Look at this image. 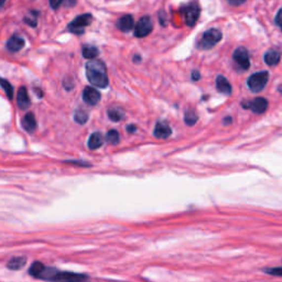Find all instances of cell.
I'll return each instance as SVG.
<instances>
[{"mask_svg": "<svg viewBox=\"0 0 282 282\" xmlns=\"http://www.w3.org/2000/svg\"><path fill=\"white\" fill-rule=\"evenodd\" d=\"M29 275L33 278L50 281V282H88L87 275L78 272L61 271L53 267H47L40 261H35L28 270Z\"/></svg>", "mask_w": 282, "mask_h": 282, "instance_id": "1", "label": "cell"}, {"mask_svg": "<svg viewBox=\"0 0 282 282\" xmlns=\"http://www.w3.org/2000/svg\"><path fill=\"white\" fill-rule=\"evenodd\" d=\"M86 78L90 84L98 88H106L108 86L106 65L100 60H92L86 64Z\"/></svg>", "mask_w": 282, "mask_h": 282, "instance_id": "2", "label": "cell"}, {"mask_svg": "<svg viewBox=\"0 0 282 282\" xmlns=\"http://www.w3.org/2000/svg\"><path fill=\"white\" fill-rule=\"evenodd\" d=\"M269 81V73L267 71L256 72L247 80V86L252 93H259L266 87Z\"/></svg>", "mask_w": 282, "mask_h": 282, "instance_id": "3", "label": "cell"}, {"mask_svg": "<svg viewBox=\"0 0 282 282\" xmlns=\"http://www.w3.org/2000/svg\"><path fill=\"white\" fill-rule=\"evenodd\" d=\"M222 32L217 29H208V30L203 33L202 38L199 42L200 49L209 50L215 46L217 43L222 40Z\"/></svg>", "mask_w": 282, "mask_h": 282, "instance_id": "4", "label": "cell"}, {"mask_svg": "<svg viewBox=\"0 0 282 282\" xmlns=\"http://www.w3.org/2000/svg\"><path fill=\"white\" fill-rule=\"evenodd\" d=\"M93 20V16L90 13H84L82 16H79L75 18L68 26V29L75 35H82L84 32L85 28L90 25V22Z\"/></svg>", "mask_w": 282, "mask_h": 282, "instance_id": "5", "label": "cell"}, {"mask_svg": "<svg viewBox=\"0 0 282 282\" xmlns=\"http://www.w3.org/2000/svg\"><path fill=\"white\" fill-rule=\"evenodd\" d=\"M201 9L197 2H191L182 8V14L185 21V25L189 27H193L197 23L200 17Z\"/></svg>", "mask_w": 282, "mask_h": 282, "instance_id": "6", "label": "cell"}, {"mask_svg": "<svg viewBox=\"0 0 282 282\" xmlns=\"http://www.w3.org/2000/svg\"><path fill=\"white\" fill-rule=\"evenodd\" d=\"M233 59L236 62L238 68H240L242 71H246L249 69L250 66L249 53H248V51L247 49H245V47H237L233 54Z\"/></svg>", "mask_w": 282, "mask_h": 282, "instance_id": "7", "label": "cell"}, {"mask_svg": "<svg viewBox=\"0 0 282 282\" xmlns=\"http://www.w3.org/2000/svg\"><path fill=\"white\" fill-rule=\"evenodd\" d=\"M268 105L269 103L266 98L257 97L248 103H242V107L250 109L251 112H254L256 114H264L267 111V108H268Z\"/></svg>", "mask_w": 282, "mask_h": 282, "instance_id": "8", "label": "cell"}, {"mask_svg": "<svg viewBox=\"0 0 282 282\" xmlns=\"http://www.w3.org/2000/svg\"><path fill=\"white\" fill-rule=\"evenodd\" d=\"M152 21L149 17H142L139 19L135 27V36L137 38H145L148 35H150L152 31Z\"/></svg>", "mask_w": 282, "mask_h": 282, "instance_id": "9", "label": "cell"}, {"mask_svg": "<svg viewBox=\"0 0 282 282\" xmlns=\"http://www.w3.org/2000/svg\"><path fill=\"white\" fill-rule=\"evenodd\" d=\"M100 93L96 88L94 87H85L83 92V99L86 104L95 106L97 105L100 100Z\"/></svg>", "mask_w": 282, "mask_h": 282, "instance_id": "10", "label": "cell"}, {"mask_svg": "<svg viewBox=\"0 0 282 282\" xmlns=\"http://www.w3.org/2000/svg\"><path fill=\"white\" fill-rule=\"evenodd\" d=\"M17 105L21 111H27V109L30 107V97H29L28 90L26 87L19 88L17 94Z\"/></svg>", "mask_w": 282, "mask_h": 282, "instance_id": "11", "label": "cell"}, {"mask_svg": "<svg viewBox=\"0 0 282 282\" xmlns=\"http://www.w3.org/2000/svg\"><path fill=\"white\" fill-rule=\"evenodd\" d=\"M133 26H135V21H133L131 14H125V16L119 18L117 21V28L122 32H129L132 30Z\"/></svg>", "mask_w": 282, "mask_h": 282, "instance_id": "12", "label": "cell"}, {"mask_svg": "<svg viewBox=\"0 0 282 282\" xmlns=\"http://www.w3.org/2000/svg\"><path fill=\"white\" fill-rule=\"evenodd\" d=\"M281 59V52L277 49L268 50L264 55L265 63L269 66H275L280 62Z\"/></svg>", "mask_w": 282, "mask_h": 282, "instance_id": "13", "label": "cell"}, {"mask_svg": "<svg viewBox=\"0 0 282 282\" xmlns=\"http://www.w3.org/2000/svg\"><path fill=\"white\" fill-rule=\"evenodd\" d=\"M155 136L157 138H161V139H166V138H169L172 133V130L170 126L168 125L166 122L163 121H160L158 122L156 125L155 128Z\"/></svg>", "mask_w": 282, "mask_h": 282, "instance_id": "14", "label": "cell"}, {"mask_svg": "<svg viewBox=\"0 0 282 282\" xmlns=\"http://www.w3.org/2000/svg\"><path fill=\"white\" fill-rule=\"evenodd\" d=\"M27 261H28V259L23 256L12 257L11 259L7 262V268L10 269V270H13V271L20 270L27 265Z\"/></svg>", "mask_w": 282, "mask_h": 282, "instance_id": "15", "label": "cell"}, {"mask_svg": "<svg viewBox=\"0 0 282 282\" xmlns=\"http://www.w3.org/2000/svg\"><path fill=\"white\" fill-rule=\"evenodd\" d=\"M25 46V40L18 36H12L7 42V49L11 52L20 51Z\"/></svg>", "mask_w": 282, "mask_h": 282, "instance_id": "16", "label": "cell"}, {"mask_svg": "<svg viewBox=\"0 0 282 282\" xmlns=\"http://www.w3.org/2000/svg\"><path fill=\"white\" fill-rule=\"evenodd\" d=\"M216 88L218 92H221L225 95H231L232 93V86L229 84L228 80L224 78L223 75H218L216 79Z\"/></svg>", "mask_w": 282, "mask_h": 282, "instance_id": "17", "label": "cell"}, {"mask_svg": "<svg viewBox=\"0 0 282 282\" xmlns=\"http://www.w3.org/2000/svg\"><path fill=\"white\" fill-rule=\"evenodd\" d=\"M104 143V136L100 132H94L90 135L88 142H87V147L89 148L90 150H96L98 148H100L103 146Z\"/></svg>", "mask_w": 282, "mask_h": 282, "instance_id": "18", "label": "cell"}, {"mask_svg": "<svg viewBox=\"0 0 282 282\" xmlns=\"http://www.w3.org/2000/svg\"><path fill=\"white\" fill-rule=\"evenodd\" d=\"M22 127L28 132H33L37 128V121L35 115L32 113H27V115L22 119Z\"/></svg>", "mask_w": 282, "mask_h": 282, "instance_id": "19", "label": "cell"}, {"mask_svg": "<svg viewBox=\"0 0 282 282\" xmlns=\"http://www.w3.org/2000/svg\"><path fill=\"white\" fill-rule=\"evenodd\" d=\"M108 117L112 121H121L125 117V112L119 107H112L108 111Z\"/></svg>", "mask_w": 282, "mask_h": 282, "instance_id": "20", "label": "cell"}, {"mask_svg": "<svg viewBox=\"0 0 282 282\" xmlns=\"http://www.w3.org/2000/svg\"><path fill=\"white\" fill-rule=\"evenodd\" d=\"M99 54V51L96 46L93 45H85L83 47V56L85 59H87L89 61L94 60L95 57Z\"/></svg>", "mask_w": 282, "mask_h": 282, "instance_id": "21", "label": "cell"}, {"mask_svg": "<svg viewBox=\"0 0 282 282\" xmlns=\"http://www.w3.org/2000/svg\"><path fill=\"white\" fill-rule=\"evenodd\" d=\"M198 115L197 113H195L193 109H189V111H186L185 114H184V121L186 125H189V126H193L197 123L198 121Z\"/></svg>", "mask_w": 282, "mask_h": 282, "instance_id": "22", "label": "cell"}, {"mask_svg": "<svg viewBox=\"0 0 282 282\" xmlns=\"http://www.w3.org/2000/svg\"><path fill=\"white\" fill-rule=\"evenodd\" d=\"M74 119L78 123L84 125V123L87 121V119H88V114L86 113L84 109H79V111H76V113L74 115Z\"/></svg>", "mask_w": 282, "mask_h": 282, "instance_id": "23", "label": "cell"}, {"mask_svg": "<svg viewBox=\"0 0 282 282\" xmlns=\"http://www.w3.org/2000/svg\"><path fill=\"white\" fill-rule=\"evenodd\" d=\"M106 141L109 145L116 146L119 143V133L117 130H109L106 135Z\"/></svg>", "mask_w": 282, "mask_h": 282, "instance_id": "24", "label": "cell"}, {"mask_svg": "<svg viewBox=\"0 0 282 282\" xmlns=\"http://www.w3.org/2000/svg\"><path fill=\"white\" fill-rule=\"evenodd\" d=\"M1 87L3 88L4 93H6L7 97H8L9 99H12V97H13V88H12L11 84L9 83L8 81L2 79V80H1Z\"/></svg>", "mask_w": 282, "mask_h": 282, "instance_id": "25", "label": "cell"}, {"mask_svg": "<svg viewBox=\"0 0 282 282\" xmlns=\"http://www.w3.org/2000/svg\"><path fill=\"white\" fill-rule=\"evenodd\" d=\"M265 272L271 276H278L282 277V266L281 267H274V268H267L265 269Z\"/></svg>", "mask_w": 282, "mask_h": 282, "instance_id": "26", "label": "cell"}, {"mask_svg": "<svg viewBox=\"0 0 282 282\" xmlns=\"http://www.w3.org/2000/svg\"><path fill=\"white\" fill-rule=\"evenodd\" d=\"M25 21L28 25H30L31 27H36L37 26V18H36V14L32 13V18L30 17H26L25 18Z\"/></svg>", "mask_w": 282, "mask_h": 282, "instance_id": "27", "label": "cell"}, {"mask_svg": "<svg viewBox=\"0 0 282 282\" xmlns=\"http://www.w3.org/2000/svg\"><path fill=\"white\" fill-rule=\"evenodd\" d=\"M63 2L64 0H50V6L52 9H57Z\"/></svg>", "mask_w": 282, "mask_h": 282, "instance_id": "28", "label": "cell"}, {"mask_svg": "<svg viewBox=\"0 0 282 282\" xmlns=\"http://www.w3.org/2000/svg\"><path fill=\"white\" fill-rule=\"evenodd\" d=\"M276 23L280 27V29L282 30V8L278 11L276 16Z\"/></svg>", "mask_w": 282, "mask_h": 282, "instance_id": "29", "label": "cell"}, {"mask_svg": "<svg viewBox=\"0 0 282 282\" xmlns=\"http://www.w3.org/2000/svg\"><path fill=\"white\" fill-rule=\"evenodd\" d=\"M227 2L231 4V6H242V3L246 2V0H227Z\"/></svg>", "mask_w": 282, "mask_h": 282, "instance_id": "30", "label": "cell"}, {"mask_svg": "<svg viewBox=\"0 0 282 282\" xmlns=\"http://www.w3.org/2000/svg\"><path fill=\"white\" fill-rule=\"evenodd\" d=\"M69 163L79 164V165H83V166H90V164L86 163V162H81V161H69Z\"/></svg>", "mask_w": 282, "mask_h": 282, "instance_id": "31", "label": "cell"}, {"mask_svg": "<svg viewBox=\"0 0 282 282\" xmlns=\"http://www.w3.org/2000/svg\"><path fill=\"white\" fill-rule=\"evenodd\" d=\"M200 79H201L200 72H199V71H193V72H192V80H193V81H199Z\"/></svg>", "mask_w": 282, "mask_h": 282, "instance_id": "32", "label": "cell"}, {"mask_svg": "<svg viewBox=\"0 0 282 282\" xmlns=\"http://www.w3.org/2000/svg\"><path fill=\"white\" fill-rule=\"evenodd\" d=\"M66 7H73L76 3V0H64L63 2Z\"/></svg>", "mask_w": 282, "mask_h": 282, "instance_id": "33", "label": "cell"}, {"mask_svg": "<svg viewBox=\"0 0 282 282\" xmlns=\"http://www.w3.org/2000/svg\"><path fill=\"white\" fill-rule=\"evenodd\" d=\"M137 130V127L135 125H129L127 126V131L129 133H132V132H135Z\"/></svg>", "mask_w": 282, "mask_h": 282, "instance_id": "34", "label": "cell"}, {"mask_svg": "<svg viewBox=\"0 0 282 282\" xmlns=\"http://www.w3.org/2000/svg\"><path fill=\"white\" fill-rule=\"evenodd\" d=\"M232 117H226L225 118V121H224V123H225V125H228V123H232Z\"/></svg>", "mask_w": 282, "mask_h": 282, "instance_id": "35", "label": "cell"}, {"mask_svg": "<svg viewBox=\"0 0 282 282\" xmlns=\"http://www.w3.org/2000/svg\"><path fill=\"white\" fill-rule=\"evenodd\" d=\"M132 59H133V61H135V62H140L141 61V57L139 55H135V56L132 57Z\"/></svg>", "mask_w": 282, "mask_h": 282, "instance_id": "36", "label": "cell"}, {"mask_svg": "<svg viewBox=\"0 0 282 282\" xmlns=\"http://www.w3.org/2000/svg\"><path fill=\"white\" fill-rule=\"evenodd\" d=\"M35 92H38V93H37V94H38V96H39V97H42V94H41L42 92H41V90H40V89H38V88H35Z\"/></svg>", "mask_w": 282, "mask_h": 282, "instance_id": "37", "label": "cell"}, {"mask_svg": "<svg viewBox=\"0 0 282 282\" xmlns=\"http://www.w3.org/2000/svg\"><path fill=\"white\" fill-rule=\"evenodd\" d=\"M278 90H279V93L282 95V84L278 87Z\"/></svg>", "mask_w": 282, "mask_h": 282, "instance_id": "38", "label": "cell"}, {"mask_svg": "<svg viewBox=\"0 0 282 282\" xmlns=\"http://www.w3.org/2000/svg\"><path fill=\"white\" fill-rule=\"evenodd\" d=\"M4 1H6V0H2V1H1V6H3V4H4Z\"/></svg>", "mask_w": 282, "mask_h": 282, "instance_id": "39", "label": "cell"}]
</instances>
